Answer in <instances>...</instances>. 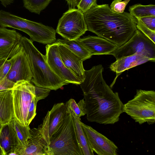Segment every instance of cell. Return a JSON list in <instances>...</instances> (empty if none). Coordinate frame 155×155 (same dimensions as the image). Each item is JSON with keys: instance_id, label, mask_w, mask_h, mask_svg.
Masks as SVG:
<instances>
[{"instance_id": "13", "label": "cell", "mask_w": 155, "mask_h": 155, "mask_svg": "<svg viewBox=\"0 0 155 155\" xmlns=\"http://www.w3.org/2000/svg\"><path fill=\"white\" fill-rule=\"evenodd\" d=\"M80 123L87 136L90 145L99 155H116L118 148L114 143L90 126Z\"/></svg>"}, {"instance_id": "1", "label": "cell", "mask_w": 155, "mask_h": 155, "mask_svg": "<svg viewBox=\"0 0 155 155\" xmlns=\"http://www.w3.org/2000/svg\"><path fill=\"white\" fill-rule=\"evenodd\" d=\"M101 64L85 70L84 78L80 84L84 96L86 117L90 122L113 124L124 112V104L118 93L114 92L104 80Z\"/></svg>"}, {"instance_id": "15", "label": "cell", "mask_w": 155, "mask_h": 155, "mask_svg": "<svg viewBox=\"0 0 155 155\" xmlns=\"http://www.w3.org/2000/svg\"><path fill=\"white\" fill-rule=\"evenodd\" d=\"M78 39L92 55L110 54L117 48L113 43L99 36L88 35Z\"/></svg>"}, {"instance_id": "7", "label": "cell", "mask_w": 155, "mask_h": 155, "mask_svg": "<svg viewBox=\"0 0 155 155\" xmlns=\"http://www.w3.org/2000/svg\"><path fill=\"white\" fill-rule=\"evenodd\" d=\"M14 109V117L23 126H29L27 119L29 108L35 97V86L25 80L15 83L12 89Z\"/></svg>"}, {"instance_id": "28", "label": "cell", "mask_w": 155, "mask_h": 155, "mask_svg": "<svg viewBox=\"0 0 155 155\" xmlns=\"http://www.w3.org/2000/svg\"><path fill=\"white\" fill-rule=\"evenodd\" d=\"M136 19V26L137 29L155 43V31H152L147 28L138 19Z\"/></svg>"}, {"instance_id": "38", "label": "cell", "mask_w": 155, "mask_h": 155, "mask_svg": "<svg viewBox=\"0 0 155 155\" xmlns=\"http://www.w3.org/2000/svg\"><path fill=\"white\" fill-rule=\"evenodd\" d=\"M2 125H3L0 122V132L1 131Z\"/></svg>"}, {"instance_id": "23", "label": "cell", "mask_w": 155, "mask_h": 155, "mask_svg": "<svg viewBox=\"0 0 155 155\" xmlns=\"http://www.w3.org/2000/svg\"><path fill=\"white\" fill-rule=\"evenodd\" d=\"M130 14L135 18L149 16H155V5L150 4L143 5L137 4L129 7Z\"/></svg>"}, {"instance_id": "17", "label": "cell", "mask_w": 155, "mask_h": 155, "mask_svg": "<svg viewBox=\"0 0 155 155\" xmlns=\"http://www.w3.org/2000/svg\"><path fill=\"white\" fill-rule=\"evenodd\" d=\"M22 36L14 29L0 27V59L10 58Z\"/></svg>"}, {"instance_id": "6", "label": "cell", "mask_w": 155, "mask_h": 155, "mask_svg": "<svg viewBox=\"0 0 155 155\" xmlns=\"http://www.w3.org/2000/svg\"><path fill=\"white\" fill-rule=\"evenodd\" d=\"M0 26L9 27L22 31L27 34L33 42L46 44L51 35V27L32 21L15 15L5 11L0 10Z\"/></svg>"}, {"instance_id": "37", "label": "cell", "mask_w": 155, "mask_h": 155, "mask_svg": "<svg viewBox=\"0 0 155 155\" xmlns=\"http://www.w3.org/2000/svg\"><path fill=\"white\" fill-rule=\"evenodd\" d=\"M0 155H5L2 148L0 145Z\"/></svg>"}, {"instance_id": "22", "label": "cell", "mask_w": 155, "mask_h": 155, "mask_svg": "<svg viewBox=\"0 0 155 155\" xmlns=\"http://www.w3.org/2000/svg\"><path fill=\"white\" fill-rule=\"evenodd\" d=\"M77 138L83 155H94L86 134L81 126L80 118L73 117Z\"/></svg>"}, {"instance_id": "2", "label": "cell", "mask_w": 155, "mask_h": 155, "mask_svg": "<svg viewBox=\"0 0 155 155\" xmlns=\"http://www.w3.org/2000/svg\"><path fill=\"white\" fill-rule=\"evenodd\" d=\"M83 14L88 30L117 48L128 41L137 29V19L130 13L114 12L107 4L97 5Z\"/></svg>"}, {"instance_id": "14", "label": "cell", "mask_w": 155, "mask_h": 155, "mask_svg": "<svg viewBox=\"0 0 155 155\" xmlns=\"http://www.w3.org/2000/svg\"><path fill=\"white\" fill-rule=\"evenodd\" d=\"M30 136L18 155H49V147L38 128L30 130Z\"/></svg>"}, {"instance_id": "10", "label": "cell", "mask_w": 155, "mask_h": 155, "mask_svg": "<svg viewBox=\"0 0 155 155\" xmlns=\"http://www.w3.org/2000/svg\"><path fill=\"white\" fill-rule=\"evenodd\" d=\"M10 59L12 65L6 78L14 83L21 80L31 82L32 74L30 64L20 42L14 49Z\"/></svg>"}, {"instance_id": "25", "label": "cell", "mask_w": 155, "mask_h": 155, "mask_svg": "<svg viewBox=\"0 0 155 155\" xmlns=\"http://www.w3.org/2000/svg\"><path fill=\"white\" fill-rule=\"evenodd\" d=\"M67 111L73 117L80 118L86 114V110L84 99L80 101L77 103L75 101L71 99L68 101Z\"/></svg>"}, {"instance_id": "19", "label": "cell", "mask_w": 155, "mask_h": 155, "mask_svg": "<svg viewBox=\"0 0 155 155\" xmlns=\"http://www.w3.org/2000/svg\"><path fill=\"white\" fill-rule=\"evenodd\" d=\"M151 60L142 55L136 54L119 58L110 66V69L118 75L124 71Z\"/></svg>"}, {"instance_id": "11", "label": "cell", "mask_w": 155, "mask_h": 155, "mask_svg": "<svg viewBox=\"0 0 155 155\" xmlns=\"http://www.w3.org/2000/svg\"><path fill=\"white\" fill-rule=\"evenodd\" d=\"M46 60L53 72L61 79L69 83L79 84L78 78L64 65L60 55L58 43L57 41L46 46Z\"/></svg>"}, {"instance_id": "3", "label": "cell", "mask_w": 155, "mask_h": 155, "mask_svg": "<svg viewBox=\"0 0 155 155\" xmlns=\"http://www.w3.org/2000/svg\"><path fill=\"white\" fill-rule=\"evenodd\" d=\"M20 43L29 61L32 74L31 82L35 86L56 91L69 84L53 72L45 56L37 49L31 40L22 36Z\"/></svg>"}, {"instance_id": "32", "label": "cell", "mask_w": 155, "mask_h": 155, "mask_svg": "<svg viewBox=\"0 0 155 155\" xmlns=\"http://www.w3.org/2000/svg\"><path fill=\"white\" fill-rule=\"evenodd\" d=\"M37 102L34 97L31 104L28 109L27 122L28 125H29L36 115V110Z\"/></svg>"}, {"instance_id": "35", "label": "cell", "mask_w": 155, "mask_h": 155, "mask_svg": "<svg viewBox=\"0 0 155 155\" xmlns=\"http://www.w3.org/2000/svg\"><path fill=\"white\" fill-rule=\"evenodd\" d=\"M69 5V8H75L81 0H65Z\"/></svg>"}, {"instance_id": "34", "label": "cell", "mask_w": 155, "mask_h": 155, "mask_svg": "<svg viewBox=\"0 0 155 155\" xmlns=\"http://www.w3.org/2000/svg\"><path fill=\"white\" fill-rule=\"evenodd\" d=\"M15 83L6 78L0 82V91L12 89Z\"/></svg>"}, {"instance_id": "12", "label": "cell", "mask_w": 155, "mask_h": 155, "mask_svg": "<svg viewBox=\"0 0 155 155\" xmlns=\"http://www.w3.org/2000/svg\"><path fill=\"white\" fill-rule=\"evenodd\" d=\"M67 107L68 101L65 103H60L54 104L51 109L48 111L43 123L38 128L48 145L52 135L69 113Z\"/></svg>"}, {"instance_id": "9", "label": "cell", "mask_w": 155, "mask_h": 155, "mask_svg": "<svg viewBox=\"0 0 155 155\" xmlns=\"http://www.w3.org/2000/svg\"><path fill=\"white\" fill-rule=\"evenodd\" d=\"M83 13L78 9L69 8L59 19L56 32L64 39H79L87 31Z\"/></svg>"}, {"instance_id": "4", "label": "cell", "mask_w": 155, "mask_h": 155, "mask_svg": "<svg viewBox=\"0 0 155 155\" xmlns=\"http://www.w3.org/2000/svg\"><path fill=\"white\" fill-rule=\"evenodd\" d=\"M49 155H83L77 138L73 118L69 113L51 137Z\"/></svg>"}, {"instance_id": "33", "label": "cell", "mask_w": 155, "mask_h": 155, "mask_svg": "<svg viewBox=\"0 0 155 155\" xmlns=\"http://www.w3.org/2000/svg\"><path fill=\"white\" fill-rule=\"evenodd\" d=\"M136 19L139 20L151 30L155 31V16H149Z\"/></svg>"}, {"instance_id": "20", "label": "cell", "mask_w": 155, "mask_h": 155, "mask_svg": "<svg viewBox=\"0 0 155 155\" xmlns=\"http://www.w3.org/2000/svg\"><path fill=\"white\" fill-rule=\"evenodd\" d=\"M14 116L12 89L0 91V122L2 125L8 124Z\"/></svg>"}, {"instance_id": "36", "label": "cell", "mask_w": 155, "mask_h": 155, "mask_svg": "<svg viewBox=\"0 0 155 155\" xmlns=\"http://www.w3.org/2000/svg\"><path fill=\"white\" fill-rule=\"evenodd\" d=\"M0 1L2 5L5 7L13 3L14 1V0H0Z\"/></svg>"}, {"instance_id": "24", "label": "cell", "mask_w": 155, "mask_h": 155, "mask_svg": "<svg viewBox=\"0 0 155 155\" xmlns=\"http://www.w3.org/2000/svg\"><path fill=\"white\" fill-rule=\"evenodd\" d=\"M16 132L19 144L18 153L20 149L25 145L30 136V128L29 126H23L13 118L12 120Z\"/></svg>"}, {"instance_id": "27", "label": "cell", "mask_w": 155, "mask_h": 155, "mask_svg": "<svg viewBox=\"0 0 155 155\" xmlns=\"http://www.w3.org/2000/svg\"><path fill=\"white\" fill-rule=\"evenodd\" d=\"M12 65L10 59L3 58L0 59V82L5 78L10 69Z\"/></svg>"}, {"instance_id": "5", "label": "cell", "mask_w": 155, "mask_h": 155, "mask_svg": "<svg viewBox=\"0 0 155 155\" xmlns=\"http://www.w3.org/2000/svg\"><path fill=\"white\" fill-rule=\"evenodd\" d=\"M124 112L139 124L155 122V91L137 90L133 98L124 104Z\"/></svg>"}, {"instance_id": "18", "label": "cell", "mask_w": 155, "mask_h": 155, "mask_svg": "<svg viewBox=\"0 0 155 155\" xmlns=\"http://www.w3.org/2000/svg\"><path fill=\"white\" fill-rule=\"evenodd\" d=\"M58 43V50L61 59L65 66L82 82L85 70L83 61L64 45Z\"/></svg>"}, {"instance_id": "21", "label": "cell", "mask_w": 155, "mask_h": 155, "mask_svg": "<svg viewBox=\"0 0 155 155\" xmlns=\"http://www.w3.org/2000/svg\"><path fill=\"white\" fill-rule=\"evenodd\" d=\"M56 41L64 45L71 52L79 57L83 61L90 58L92 54L81 43L78 39L68 40L58 39Z\"/></svg>"}, {"instance_id": "29", "label": "cell", "mask_w": 155, "mask_h": 155, "mask_svg": "<svg viewBox=\"0 0 155 155\" xmlns=\"http://www.w3.org/2000/svg\"><path fill=\"white\" fill-rule=\"evenodd\" d=\"M130 0H114L110 5L111 9L113 11L118 13H122L125 8Z\"/></svg>"}, {"instance_id": "8", "label": "cell", "mask_w": 155, "mask_h": 155, "mask_svg": "<svg viewBox=\"0 0 155 155\" xmlns=\"http://www.w3.org/2000/svg\"><path fill=\"white\" fill-rule=\"evenodd\" d=\"M136 54L149 58L151 61H155V43L137 29L128 41L110 54L117 60Z\"/></svg>"}, {"instance_id": "31", "label": "cell", "mask_w": 155, "mask_h": 155, "mask_svg": "<svg viewBox=\"0 0 155 155\" xmlns=\"http://www.w3.org/2000/svg\"><path fill=\"white\" fill-rule=\"evenodd\" d=\"M51 90L35 86V98L38 102L46 98L49 94Z\"/></svg>"}, {"instance_id": "26", "label": "cell", "mask_w": 155, "mask_h": 155, "mask_svg": "<svg viewBox=\"0 0 155 155\" xmlns=\"http://www.w3.org/2000/svg\"><path fill=\"white\" fill-rule=\"evenodd\" d=\"M51 0H22L25 8L30 12L40 14L45 9Z\"/></svg>"}, {"instance_id": "30", "label": "cell", "mask_w": 155, "mask_h": 155, "mask_svg": "<svg viewBox=\"0 0 155 155\" xmlns=\"http://www.w3.org/2000/svg\"><path fill=\"white\" fill-rule=\"evenodd\" d=\"M97 0H81L77 6L78 9L84 13L96 5Z\"/></svg>"}, {"instance_id": "16", "label": "cell", "mask_w": 155, "mask_h": 155, "mask_svg": "<svg viewBox=\"0 0 155 155\" xmlns=\"http://www.w3.org/2000/svg\"><path fill=\"white\" fill-rule=\"evenodd\" d=\"M0 145L5 155H18L19 144L12 120L2 125L0 132Z\"/></svg>"}]
</instances>
